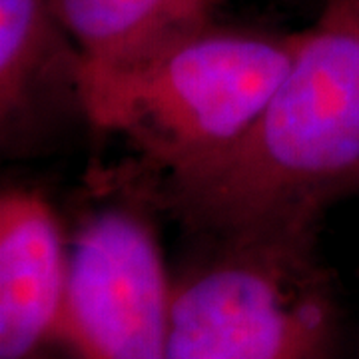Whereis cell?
Returning a JSON list of instances; mask_svg holds the SVG:
<instances>
[{"label": "cell", "mask_w": 359, "mask_h": 359, "mask_svg": "<svg viewBox=\"0 0 359 359\" xmlns=\"http://www.w3.org/2000/svg\"><path fill=\"white\" fill-rule=\"evenodd\" d=\"M256 122L162 176L158 198L204 238L323 219L359 194V0H325Z\"/></svg>", "instance_id": "obj_1"}, {"label": "cell", "mask_w": 359, "mask_h": 359, "mask_svg": "<svg viewBox=\"0 0 359 359\" xmlns=\"http://www.w3.org/2000/svg\"><path fill=\"white\" fill-rule=\"evenodd\" d=\"M320 226L205 238L172 276L168 359H337L341 308Z\"/></svg>", "instance_id": "obj_2"}, {"label": "cell", "mask_w": 359, "mask_h": 359, "mask_svg": "<svg viewBox=\"0 0 359 359\" xmlns=\"http://www.w3.org/2000/svg\"><path fill=\"white\" fill-rule=\"evenodd\" d=\"M302 32L205 26L122 70L80 66L82 116L126 136L162 176L219 154L287 74Z\"/></svg>", "instance_id": "obj_3"}, {"label": "cell", "mask_w": 359, "mask_h": 359, "mask_svg": "<svg viewBox=\"0 0 359 359\" xmlns=\"http://www.w3.org/2000/svg\"><path fill=\"white\" fill-rule=\"evenodd\" d=\"M172 276L154 226L132 205H106L68 240L56 341L76 359H168Z\"/></svg>", "instance_id": "obj_4"}, {"label": "cell", "mask_w": 359, "mask_h": 359, "mask_svg": "<svg viewBox=\"0 0 359 359\" xmlns=\"http://www.w3.org/2000/svg\"><path fill=\"white\" fill-rule=\"evenodd\" d=\"M68 273V240L40 192L0 198V359H32L56 341Z\"/></svg>", "instance_id": "obj_5"}, {"label": "cell", "mask_w": 359, "mask_h": 359, "mask_svg": "<svg viewBox=\"0 0 359 359\" xmlns=\"http://www.w3.org/2000/svg\"><path fill=\"white\" fill-rule=\"evenodd\" d=\"M82 54L50 0H0V136L4 150L36 140L66 110L82 114Z\"/></svg>", "instance_id": "obj_6"}, {"label": "cell", "mask_w": 359, "mask_h": 359, "mask_svg": "<svg viewBox=\"0 0 359 359\" xmlns=\"http://www.w3.org/2000/svg\"><path fill=\"white\" fill-rule=\"evenodd\" d=\"M86 70H122L216 22L219 0H50Z\"/></svg>", "instance_id": "obj_7"}]
</instances>
